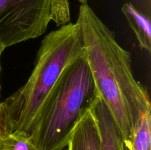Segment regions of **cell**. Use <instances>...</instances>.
<instances>
[{
	"label": "cell",
	"mask_w": 151,
	"mask_h": 150,
	"mask_svg": "<svg viewBox=\"0 0 151 150\" xmlns=\"http://www.w3.org/2000/svg\"><path fill=\"white\" fill-rule=\"evenodd\" d=\"M77 22L97 93L126 141L142 116L151 110L148 93L134 78L129 51L118 44L113 32L88 4L81 5Z\"/></svg>",
	"instance_id": "6da1fadb"
},
{
	"label": "cell",
	"mask_w": 151,
	"mask_h": 150,
	"mask_svg": "<svg viewBox=\"0 0 151 150\" xmlns=\"http://www.w3.org/2000/svg\"><path fill=\"white\" fill-rule=\"evenodd\" d=\"M85 54L81 26L69 23L47 34L26 83L0 103V131L29 138L64 69Z\"/></svg>",
	"instance_id": "7a4b0ae2"
},
{
	"label": "cell",
	"mask_w": 151,
	"mask_h": 150,
	"mask_svg": "<svg viewBox=\"0 0 151 150\" xmlns=\"http://www.w3.org/2000/svg\"><path fill=\"white\" fill-rule=\"evenodd\" d=\"M98 96L85 54L63 71L29 135L38 150H63L77 124Z\"/></svg>",
	"instance_id": "3957f363"
},
{
	"label": "cell",
	"mask_w": 151,
	"mask_h": 150,
	"mask_svg": "<svg viewBox=\"0 0 151 150\" xmlns=\"http://www.w3.org/2000/svg\"><path fill=\"white\" fill-rule=\"evenodd\" d=\"M58 0H0V44L4 48L36 38L54 19Z\"/></svg>",
	"instance_id": "277c9868"
},
{
	"label": "cell",
	"mask_w": 151,
	"mask_h": 150,
	"mask_svg": "<svg viewBox=\"0 0 151 150\" xmlns=\"http://www.w3.org/2000/svg\"><path fill=\"white\" fill-rule=\"evenodd\" d=\"M97 126L100 150H123V138L110 109L99 96L90 107Z\"/></svg>",
	"instance_id": "5b68a950"
},
{
	"label": "cell",
	"mask_w": 151,
	"mask_h": 150,
	"mask_svg": "<svg viewBox=\"0 0 151 150\" xmlns=\"http://www.w3.org/2000/svg\"><path fill=\"white\" fill-rule=\"evenodd\" d=\"M67 150H100V139L95 121L88 110L77 124Z\"/></svg>",
	"instance_id": "8992f818"
},
{
	"label": "cell",
	"mask_w": 151,
	"mask_h": 150,
	"mask_svg": "<svg viewBox=\"0 0 151 150\" xmlns=\"http://www.w3.org/2000/svg\"><path fill=\"white\" fill-rule=\"evenodd\" d=\"M122 11L137 37L139 46L150 52L151 26L150 19L139 11L129 2L124 4L122 7Z\"/></svg>",
	"instance_id": "52a82bcc"
},
{
	"label": "cell",
	"mask_w": 151,
	"mask_h": 150,
	"mask_svg": "<svg viewBox=\"0 0 151 150\" xmlns=\"http://www.w3.org/2000/svg\"><path fill=\"white\" fill-rule=\"evenodd\" d=\"M123 150H151V110L142 116L131 137L123 141Z\"/></svg>",
	"instance_id": "ba28073f"
},
{
	"label": "cell",
	"mask_w": 151,
	"mask_h": 150,
	"mask_svg": "<svg viewBox=\"0 0 151 150\" xmlns=\"http://www.w3.org/2000/svg\"><path fill=\"white\" fill-rule=\"evenodd\" d=\"M0 150H38L29 138L0 131Z\"/></svg>",
	"instance_id": "9c48e42d"
},
{
	"label": "cell",
	"mask_w": 151,
	"mask_h": 150,
	"mask_svg": "<svg viewBox=\"0 0 151 150\" xmlns=\"http://www.w3.org/2000/svg\"><path fill=\"white\" fill-rule=\"evenodd\" d=\"M4 46H2L1 44H0V74H1V54L4 51ZM0 98H1V83H0Z\"/></svg>",
	"instance_id": "30bf717a"
},
{
	"label": "cell",
	"mask_w": 151,
	"mask_h": 150,
	"mask_svg": "<svg viewBox=\"0 0 151 150\" xmlns=\"http://www.w3.org/2000/svg\"><path fill=\"white\" fill-rule=\"evenodd\" d=\"M78 1L81 3V4H87L88 0H78Z\"/></svg>",
	"instance_id": "8fae6325"
}]
</instances>
